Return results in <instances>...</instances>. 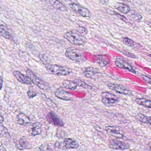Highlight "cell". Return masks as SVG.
Segmentation results:
<instances>
[{
    "instance_id": "1",
    "label": "cell",
    "mask_w": 151,
    "mask_h": 151,
    "mask_svg": "<svg viewBox=\"0 0 151 151\" xmlns=\"http://www.w3.org/2000/svg\"><path fill=\"white\" fill-rule=\"evenodd\" d=\"M49 73L57 76H67L72 73V70L68 67L55 64H49L46 66Z\"/></svg>"
},
{
    "instance_id": "2",
    "label": "cell",
    "mask_w": 151,
    "mask_h": 151,
    "mask_svg": "<svg viewBox=\"0 0 151 151\" xmlns=\"http://www.w3.org/2000/svg\"><path fill=\"white\" fill-rule=\"evenodd\" d=\"M63 37L74 45H83L85 43L83 36L78 33L76 31L67 32L64 33Z\"/></svg>"
},
{
    "instance_id": "3",
    "label": "cell",
    "mask_w": 151,
    "mask_h": 151,
    "mask_svg": "<svg viewBox=\"0 0 151 151\" xmlns=\"http://www.w3.org/2000/svg\"><path fill=\"white\" fill-rule=\"evenodd\" d=\"M65 55L70 60L76 62H82L85 60L83 52L74 47L68 48L65 52Z\"/></svg>"
},
{
    "instance_id": "4",
    "label": "cell",
    "mask_w": 151,
    "mask_h": 151,
    "mask_svg": "<svg viewBox=\"0 0 151 151\" xmlns=\"http://www.w3.org/2000/svg\"><path fill=\"white\" fill-rule=\"evenodd\" d=\"M26 73L27 76L29 78L32 83L37 85L41 90H48L51 88L48 83L37 76L31 70H28Z\"/></svg>"
},
{
    "instance_id": "5",
    "label": "cell",
    "mask_w": 151,
    "mask_h": 151,
    "mask_svg": "<svg viewBox=\"0 0 151 151\" xmlns=\"http://www.w3.org/2000/svg\"><path fill=\"white\" fill-rule=\"evenodd\" d=\"M55 146L61 150H67L78 147V145L76 140L71 138H65L63 141L55 143Z\"/></svg>"
},
{
    "instance_id": "6",
    "label": "cell",
    "mask_w": 151,
    "mask_h": 151,
    "mask_svg": "<svg viewBox=\"0 0 151 151\" xmlns=\"http://www.w3.org/2000/svg\"><path fill=\"white\" fill-rule=\"evenodd\" d=\"M101 97L102 103L107 106H113L119 101L118 98L116 95L107 92L102 93Z\"/></svg>"
},
{
    "instance_id": "7",
    "label": "cell",
    "mask_w": 151,
    "mask_h": 151,
    "mask_svg": "<svg viewBox=\"0 0 151 151\" xmlns=\"http://www.w3.org/2000/svg\"><path fill=\"white\" fill-rule=\"evenodd\" d=\"M69 6L73 11L83 17H88L91 16V12L89 10L76 3H71L70 4Z\"/></svg>"
},
{
    "instance_id": "8",
    "label": "cell",
    "mask_w": 151,
    "mask_h": 151,
    "mask_svg": "<svg viewBox=\"0 0 151 151\" xmlns=\"http://www.w3.org/2000/svg\"><path fill=\"white\" fill-rule=\"evenodd\" d=\"M109 147L114 150H124L129 149L130 145L128 143L116 139H111L109 144Z\"/></svg>"
},
{
    "instance_id": "9",
    "label": "cell",
    "mask_w": 151,
    "mask_h": 151,
    "mask_svg": "<svg viewBox=\"0 0 151 151\" xmlns=\"http://www.w3.org/2000/svg\"><path fill=\"white\" fill-rule=\"evenodd\" d=\"M55 94L57 98L63 100L69 101L72 99V95L63 87L56 89L55 91Z\"/></svg>"
},
{
    "instance_id": "10",
    "label": "cell",
    "mask_w": 151,
    "mask_h": 151,
    "mask_svg": "<svg viewBox=\"0 0 151 151\" xmlns=\"http://www.w3.org/2000/svg\"><path fill=\"white\" fill-rule=\"evenodd\" d=\"M115 63L116 66L120 68L127 70L133 74L136 73V71L133 69V67L127 63V62L123 60L122 58H116L115 61Z\"/></svg>"
},
{
    "instance_id": "11",
    "label": "cell",
    "mask_w": 151,
    "mask_h": 151,
    "mask_svg": "<svg viewBox=\"0 0 151 151\" xmlns=\"http://www.w3.org/2000/svg\"><path fill=\"white\" fill-rule=\"evenodd\" d=\"M14 76L16 79L23 84L30 85L32 84L31 80L27 76L24 75L18 70H14L13 72Z\"/></svg>"
},
{
    "instance_id": "12",
    "label": "cell",
    "mask_w": 151,
    "mask_h": 151,
    "mask_svg": "<svg viewBox=\"0 0 151 151\" xmlns=\"http://www.w3.org/2000/svg\"><path fill=\"white\" fill-rule=\"evenodd\" d=\"M107 86L109 89L116 92V93H118L124 94V95H129L131 94L130 91L127 90L124 86L121 85L109 83L108 84Z\"/></svg>"
},
{
    "instance_id": "13",
    "label": "cell",
    "mask_w": 151,
    "mask_h": 151,
    "mask_svg": "<svg viewBox=\"0 0 151 151\" xmlns=\"http://www.w3.org/2000/svg\"><path fill=\"white\" fill-rule=\"evenodd\" d=\"M106 130L108 134L115 137L117 138L122 139L124 137V134L119 128L115 126H107L106 127Z\"/></svg>"
},
{
    "instance_id": "14",
    "label": "cell",
    "mask_w": 151,
    "mask_h": 151,
    "mask_svg": "<svg viewBox=\"0 0 151 151\" xmlns=\"http://www.w3.org/2000/svg\"><path fill=\"white\" fill-rule=\"evenodd\" d=\"M47 118L49 123H51L56 126L60 127H63L64 126V123L61 119L57 116V115L53 113L52 112H50L48 114Z\"/></svg>"
},
{
    "instance_id": "15",
    "label": "cell",
    "mask_w": 151,
    "mask_h": 151,
    "mask_svg": "<svg viewBox=\"0 0 151 151\" xmlns=\"http://www.w3.org/2000/svg\"><path fill=\"white\" fill-rule=\"evenodd\" d=\"M0 137L1 143L4 144H7L11 139L7 129L2 125H1L0 128Z\"/></svg>"
},
{
    "instance_id": "16",
    "label": "cell",
    "mask_w": 151,
    "mask_h": 151,
    "mask_svg": "<svg viewBox=\"0 0 151 151\" xmlns=\"http://www.w3.org/2000/svg\"><path fill=\"white\" fill-rule=\"evenodd\" d=\"M16 147L20 150L29 149L32 148V146L26 137H23L19 140V144H16Z\"/></svg>"
},
{
    "instance_id": "17",
    "label": "cell",
    "mask_w": 151,
    "mask_h": 151,
    "mask_svg": "<svg viewBox=\"0 0 151 151\" xmlns=\"http://www.w3.org/2000/svg\"><path fill=\"white\" fill-rule=\"evenodd\" d=\"M42 132V125L39 122H35L32 124L29 133L31 136H36L41 134Z\"/></svg>"
},
{
    "instance_id": "18",
    "label": "cell",
    "mask_w": 151,
    "mask_h": 151,
    "mask_svg": "<svg viewBox=\"0 0 151 151\" xmlns=\"http://www.w3.org/2000/svg\"><path fill=\"white\" fill-rule=\"evenodd\" d=\"M85 76L92 79H96L99 77L101 73L91 68H87L83 72Z\"/></svg>"
},
{
    "instance_id": "19",
    "label": "cell",
    "mask_w": 151,
    "mask_h": 151,
    "mask_svg": "<svg viewBox=\"0 0 151 151\" xmlns=\"http://www.w3.org/2000/svg\"><path fill=\"white\" fill-rule=\"evenodd\" d=\"M96 61L99 65L101 68L106 67L109 64L110 60L108 56L104 55H101L97 56Z\"/></svg>"
},
{
    "instance_id": "20",
    "label": "cell",
    "mask_w": 151,
    "mask_h": 151,
    "mask_svg": "<svg viewBox=\"0 0 151 151\" xmlns=\"http://www.w3.org/2000/svg\"><path fill=\"white\" fill-rule=\"evenodd\" d=\"M17 122L21 125H24L28 124L30 122V120L27 116L24 114L21 113L19 114L17 116Z\"/></svg>"
},
{
    "instance_id": "21",
    "label": "cell",
    "mask_w": 151,
    "mask_h": 151,
    "mask_svg": "<svg viewBox=\"0 0 151 151\" xmlns=\"http://www.w3.org/2000/svg\"><path fill=\"white\" fill-rule=\"evenodd\" d=\"M49 2L51 3V5L57 10L63 11V12H66L68 11V9L67 7L59 1L52 0V1H50Z\"/></svg>"
},
{
    "instance_id": "22",
    "label": "cell",
    "mask_w": 151,
    "mask_h": 151,
    "mask_svg": "<svg viewBox=\"0 0 151 151\" xmlns=\"http://www.w3.org/2000/svg\"><path fill=\"white\" fill-rule=\"evenodd\" d=\"M114 7L121 13L124 14H127L129 13V7L126 4L121 2H116L114 6Z\"/></svg>"
},
{
    "instance_id": "23",
    "label": "cell",
    "mask_w": 151,
    "mask_h": 151,
    "mask_svg": "<svg viewBox=\"0 0 151 151\" xmlns=\"http://www.w3.org/2000/svg\"><path fill=\"white\" fill-rule=\"evenodd\" d=\"M62 84L64 88L72 91L76 90L78 86L76 82L69 80H64Z\"/></svg>"
},
{
    "instance_id": "24",
    "label": "cell",
    "mask_w": 151,
    "mask_h": 151,
    "mask_svg": "<svg viewBox=\"0 0 151 151\" xmlns=\"http://www.w3.org/2000/svg\"><path fill=\"white\" fill-rule=\"evenodd\" d=\"M0 33L2 37L7 39H9L13 37V35L7 29L4 25L0 26Z\"/></svg>"
},
{
    "instance_id": "25",
    "label": "cell",
    "mask_w": 151,
    "mask_h": 151,
    "mask_svg": "<svg viewBox=\"0 0 151 151\" xmlns=\"http://www.w3.org/2000/svg\"><path fill=\"white\" fill-rule=\"evenodd\" d=\"M137 104L147 108L151 109V101L144 99H137L135 100Z\"/></svg>"
},
{
    "instance_id": "26",
    "label": "cell",
    "mask_w": 151,
    "mask_h": 151,
    "mask_svg": "<svg viewBox=\"0 0 151 151\" xmlns=\"http://www.w3.org/2000/svg\"><path fill=\"white\" fill-rule=\"evenodd\" d=\"M137 119L143 123H146L151 126V116L149 117L146 116L141 114L137 115Z\"/></svg>"
},
{
    "instance_id": "27",
    "label": "cell",
    "mask_w": 151,
    "mask_h": 151,
    "mask_svg": "<svg viewBox=\"0 0 151 151\" xmlns=\"http://www.w3.org/2000/svg\"><path fill=\"white\" fill-rule=\"evenodd\" d=\"M74 82H76L78 86H80L84 89L87 90H91L92 89V87L91 86L80 79L76 78L74 80Z\"/></svg>"
},
{
    "instance_id": "28",
    "label": "cell",
    "mask_w": 151,
    "mask_h": 151,
    "mask_svg": "<svg viewBox=\"0 0 151 151\" xmlns=\"http://www.w3.org/2000/svg\"><path fill=\"white\" fill-rule=\"evenodd\" d=\"M123 42L124 45L130 47H134L135 45H137L135 42H134L132 40L127 37H125L123 39Z\"/></svg>"
},
{
    "instance_id": "29",
    "label": "cell",
    "mask_w": 151,
    "mask_h": 151,
    "mask_svg": "<svg viewBox=\"0 0 151 151\" xmlns=\"http://www.w3.org/2000/svg\"><path fill=\"white\" fill-rule=\"evenodd\" d=\"M40 151H53L52 147L48 144H44L41 145L39 147Z\"/></svg>"
},
{
    "instance_id": "30",
    "label": "cell",
    "mask_w": 151,
    "mask_h": 151,
    "mask_svg": "<svg viewBox=\"0 0 151 151\" xmlns=\"http://www.w3.org/2000/svg\"><path fill=\"white\" fill-rule=\"evenodd\" d=\"M76 31L78 33L83 36L86 35L88 32V31L86 28H84V27H80V26L77 29Z\"/></svg>"
},
{
    "instance_id": "31",
    "label": "cell",
    "mask_w": 151,
    "mask_h": 151,
    "mask_svg": "<svg viewBox=\"0 0 151 151\" xmlns=\"http://www.w3.org/2000/svg\"><path fill=\"white\" fill-rule=\"evenodd\" d=\"M111 15L115 16L116 17H118V18L121 19L122 21H123L124 22H127V19L126 17H124V16L121 15V14L117 13V12H114V11H112V13H111Z\"/></svg>"
},
{
    "instance_id": "32",
    "label": "cell",
    "mask_w": 151,
    "mask_h": 151,
    "mask_svg": "<svg viewBox=\"0 0 151 151\" xmlns=\"http://www.w3.org/2000/svg\"><path fill=\"white\" fill-rule=\"evenodd\" d=\"M122 53L124 55H125V56L129 57V58H132V59H137V57H136L135 55L129 52H127V51H125V50H122Z\"/></svg>"
},
{
    "instance_id": "33",
    "label": "cell",
    "mask_w": 151,
    "mask_h": 151,
    "mask_svg": "<svg viewBox=\"0 0 151 151\" xmlns=\"http://www.w3.org/2000/svg\"><path fill=\"white\" fill-rule=\"evenodd\" d=\"M27 95H28L29 99H31L36 97L37 95V94L36 92L33 91L29 90V91H28V92H27Z\"/></svg>"
},
{
    "instance_id": "34",
    "label": "cell",
    "mask_w": 151,
    "mask_h": 151,
    "mask_svg": "<svg viewBox=\"0 0 151 151\" xmlns=\"http://www.w3.org/2000/svg\"><path fill=\"white\" fill-rule=\"evenodd\" d=\"M142 78L143 80L147 83L151 85V78H150L146 76H142Z\"/></svg>"
},
{
    "instance_id": "35",
    "label": "cell",
    "mask_w": 151,
    "mask_h": 151,
    "mask_svg": "<svg viewBox=\"0 0 151 151\" xmlns=\"http://www.w3.org/2000/svg\"><path fill=\"white\" fill-rule=\"evenodd\" d=\"M132 18L135 20L136 21H140L142 19V17L140 15L135 14L134 15H132Z\"/></svg>"
},
{
    "instance_id": "36",
    "label": "cell",
    "mask_w": 151,
    "mask_h": 151,
    "mask_svg": "<svg viewBox=\"0 0 151 151\" xmlns=\"http://www.w3.org/2000/svg\"><path fill=\"white\" fill-rule=\"evenodd\" d=\"M147 151H151V141L147 145Z\"/></svg>"
},
{
    "instance_id": "37",
    "label": "cell",
    "mask_w": 151,
    "mask_h": 151,
    "mask_svg": "<svg viewBox=\"0 0 151 151\" xmlns=\"http://www.w3.org/2000/svg\"><path fill=\"white\" fill-rule=\"evenodd\" d=\"M3 78L2 76H1V89H2V85H3Z\"/></svg>"
},
{
    "instance_id": "38",
    "label": "cell",
    "mask_w": 151,
    "mask_h": 151,
    "mask_svg": "<svg viewBox=\"0 0 151 151\" xmlns=\"http://www.w3.org/2000/svg\"><path fill=\"white\" fill-rule=\"evenodd\" d=\"M0 150H1V151H6V150L5 147H4L3 146H2V145L1 146V147H0Z\"/></svg>"
},
{
    "instance_id": "39",
    "label": "cell",
    "mask_w": 151,
    "mask_h": 151,
    "mask_svg": "<svg viewBox=\"0 0 151 151\" xmlns=\"http://www.w3.org/2000/svg\"><path fill=\"white\" fill-rule=\"evenodd\" d=\"M3 121H4V117L2 116V115H1V123H2Z\"/></svg>"
},
{
    "instance_id": "40",
    "label": "cell",
    "mask_w": 151,
    "mask_h": 151,
    "mask_svg": "<svg viewBox=\"0 0 151 151\" xmlns=\"http://www.w3.org/2000/svg\"><path fill=\"white\" fill-rule=\"evenodd\" d=\"M148 25H149V27H150V28H151V23H150L148 24Z\"/></svg>"
},
{
    "instance_id": "41",
    "label": "cell",
    "mask_w": 151,
    "mask_h": 151,
    "mask_svg": "<svg viewBox=\"0 0 151 151\" xmlns=\"http://www.w3.org/2000/svg\"><path fill=\"white\" fill-rule=\"evenodd\" d=\"M149 56H150V57H151V55H149Z\"/></svg>"
}]
</instances>
